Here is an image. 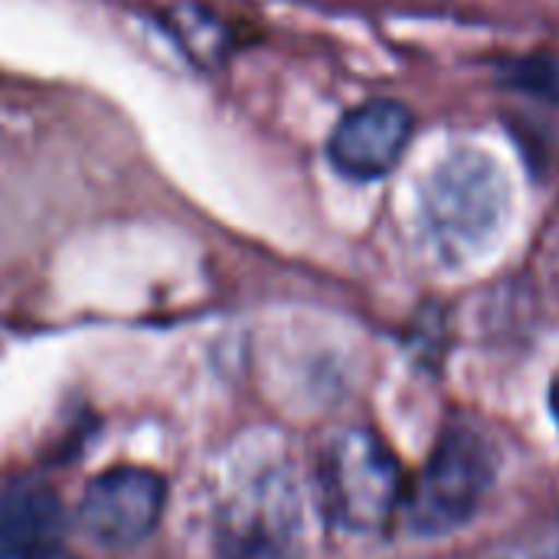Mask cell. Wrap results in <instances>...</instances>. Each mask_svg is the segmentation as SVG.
I'll use <instances>...</instances> for the list:
<instances>
[{
  "label": "cell",
  "instance_id": "cell-1",
  "mask_svg": "<svg viewBox=\"0 0 559 559\" xmlns=\"http://www.w3.org/2000/svg\"><path fill=\"white\" fill-rule=\"evenodd\" d=\"M508 206L511 190L498 160L485 151H455L423 183V236L442 262L462 265L495 242Z\"/></svg>",
  "mask_w": 559,
  "mask_h": 559
},
{
  "label": "cell",
  "instance_id": "cell-2",
  "mask_svg": "<svg viewBox=\"0 0 559 559\" xmlns=\"http://www.w3.org/2000/svg\"><path fill=\"white\" fill-rule=\"evenodd\" d=\"M495 465L491 439L481 429L465 423L449 426L406 501L413 531L442 537L472 521L495 481Z\"/></svg>",
  "mask_w": 559,
  "mask_h": 559
},
{
  "label": "cell",
  "instance_id": "cell-3",
  "mask_svg": "<svg viewBox=\"0 0 559 559\" xmlns=\"http://www.w3.org/2000/svg\"><path fill=\"white\" fill-rule=\"evenodd\" d=\"M321 495L328 514L357 534L386 527L406 495L396 455L367 429H347L331 439L321 459Z\"/></svg>",
  "mask_w": 559,
  "mask_h": 559
},
{
  "label": "cell",
  "instance_id": "cell-4",
  "mask_svg": "<svg viewBox=\"0 0 559 559\" xmlns=\"http://www.w3.org/2000/svg\"><path fill=\"white\" fill-rule=\"evenodd\" d=\"M164 498L167 488L160 475L121 465L92 478L79 504V521L105 547H134L160 524Z\"/></svg>",
  "mask_w": 559,
  "mask_h": 559
},
{
  "label": "cell",
  "instance_id": "cell-5",
  "mask_svg": "<svg viewBox=\"0 0 559 559\" xmlns=\"http://www.w3.org/2000/svg\"><path fill=\"white\" fill-rule=\"evenodd\" d=\"M409 134H413L409 108L390 98H377L347 111L337 121L328 141V157L344 177L373 180L396 167L403 147L409 144Z\"/></svg>",
  "mask_w": 559,
  "mask_h": 559
},
{
  "label": "cell",
  "instance_id": "cell-6",
  "mask_svg": "<svg viewBox=\"0 0 559 559\" xmlns=\"http://www.w3.org/2000/svg\"><path fill=\"white\" fill-rule=\"evenodd\" d=\"M56 501L26 491L0 511V559H75L56 537Z\"/></svg>",
  "mask_w": 559,
  "mask_h": 559
},
{
  "label": "cell",
  "instance_id": "cell-7",
  "mask_svg": "<svg viewBox=\"0 0 559 559\" xmlns=\"http://www.w3.org/2000/svg\"><path fill=\"white\" fill-rule=\"evenodd\" d=\"M524 82L537 92H547L559 98V59H547V62H534L524 75Z\"/></svg>",
  "mask_w": 559,
  "mask_h": 559
},
{
  "label": "cell",
  "instance_id": "cell-8",
  "mask_svg": "<svg viewBox=\"0 0 559 559\" xmlns=\"http://www.w3.org/2000/svg\"><path fill=\"white\" fill-rule=\"evenodd\" d=\"M550 409H554V419H557L559 426V373L554 377V383H550Z\"/></svg>",
  "mask_w": 559,
  "mask_h": 559
},
{
  "label": "cell",
  "instance_id": "cell-9",
  "mask_svg": "<svg viewBox=\"0 0 559 559\" xmlns=\"http://www.w3.org/2000/svg\"><path fill=\"white\" fill-rule=\"evenodd\" d=\"M547 559H559V554H554V557H547Z\"/></svg>",
  "mask_w": 559,
  "mask_h": 559
}]
</instances>
